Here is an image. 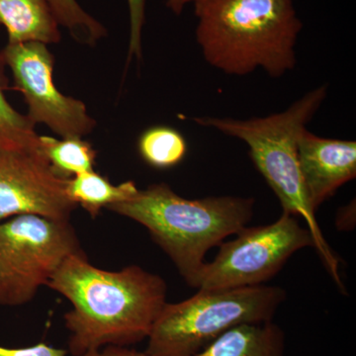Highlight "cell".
<instances>
[{
	"mask_svg": "<svg viewBox=\"0 0 356 356\" xmlns=\"http://www.w3.org/2000/svg\"><path fill=\"white\" fill-rule=\"evenodd\" d=\"M286 291L280 286L204 290L166 303L147 337L151 356H195L236 325L273 321Z\"/></svg>",
	"mask_w": 356,
	"mask_h": 356,
	"instance_id": "5",
	"label": "cell"
},
{
	"mask_svg": "<svg viewBox=\"0 0 356 356\" xmlns=\"http://www.w3.org/2000/svg\"><path fill=\"white\" fill-rule=\"evenodd\" d=\"M302 179L312 208L317 211L339 187L356 177V142L302 132L298 142Z\"/></svg>",
	"mask_w": 356,
	"mask_h": 356,
	"instance_id": "10",
	"label": "cell"
},
{
	"mask_svg": "<svg viewBox=\"0 0 356 356\" xmlns=\"http://www.w3.org/2000/svg\"><path fill=\"white\" fill-rule=\"evenodd\" d=\"M0 26L8 43L57 44L62 39L58 23L47 0H0Z\"/></svg>",
	"mask_w": 356,
	"mask_h": 356,
	"instance_id": "11",
	"label": "cell"
},
{
	"mask_svg": "<svg viewBox=\"0 0 356 356\" xmlns=\"http://www.w3.org/2000/svg\"><path fill=\"white\" fill-rule=\"evenodd\" d=\"M58 25L67 28L79 43L95 46L107 35L106 28L86 13L76 0H47Z\"/></svg>",
	"mask_w": 356,
	"mask_h": 356,
	"instance_id": "17",
	"label": "cell"
},
{
	"mask_svg": "<svg viewBox=\"0 0 356 356\" xmlns=\"http://www.w3.org/2000/svg\"><path fill=\"white\" fill-rule=\"evenodd\" d=\"M39 149L58 177L70 179L81 173L95 170L97 152L83 138H56L40 136Z\"/></svg>",
	"mask_w": 356,
	"mask_h": 356,
	"instance_id": "14",
	"label": "cell"
},
{
	"mask_svg": "<svg viewBox=\"0 0 356 356\" xmlns=\"http://www.w3.org/2000/svg\"><path fill=\"white\" fill-rule=\"evenodd\" d=\"M202 0H166V6L177 15H180L184 11V7L189 3H197Z\"/></svg>",
	"mask_w": 356,
	"mask_h": 356,
	"instance_id": "22",
	"label": "cell"
},
{
	"mask_svg": "<svg viewBox=\"0 0 356 356\" xmlns=\"http://www.w3.org/2000/svg\"><path fill=\"white\" fill-rule=\"evenodd\" d=\"M81 356H151L147 353L131 350L127 346H107L100 350H90Z\"/></svg>",
	"mask_w": 356,
	"mask_h": 356,
	"instance_id": "20",
	"label": "cell"
},
{
	"mask_svg": "<svg viewBox=\"0 0 356 356\" xmlns=\"http://www.w3.org/2000/svg\"><path fill=\"white\" fill-rule=\"evenodd\" d=\"M285 334L273 321L232 327L195 356H284Z\"/></svg>",
	"mask_w": 356,
	"mask_h": 356,
	"instance_id": "12",
	"label": "cell"
},
{
	"mask_svg": "<svg viewBox=\"0 0 356 356\" xmlns=\"http://www.w3.org/2000/svg\"><path fill=\"white\" fill-rule=\"evenodd\" d=\"M188 146L179 131L170 126H154L144 131L138 140V152L145 163L158 170L179 165L186 156Z\"/></svg>",
	"mask_w": 356,
	"mask_h": 356,
	"instance_id": "16",
	"label": "cell"
},
{
	"mask_svg": "<svg viewBox=\"0 0 356 356\" xmlns=\"http://www.w3.org/2000/svg\"><path fill=\"white\" fill-rule=\"evenodd\" d=\"M47 286L72 304L64 320L72 356L140 343L168 303L161 276L139 266L104 270L91 264L84 252L65 259Z\"/></svg>",
	"mask_w": 356,
	"mask_h": 356,
	"instance_id": "1",
	"label": "cell"
},
{
	"mask_svg": "<svg viewBox=\"0 0 356 356\" xmlns=\"http://www.w3.org/2000/svg\"><path fill=\"white\" fill-rule=\"evenodd\" d=\"M336 224L341 231H350L355 224V200L337 212Z\"/></svg>",
	"mask_w": 356,
	"mask_h": 356,
	"instance_id": "21",
	"label": "cell"
},
{
	"mask_svg": "<svg viewBox=\"0 0 356 356\" xmlns=\"http://www.w3.org/2000/svg\"><path fill=\"white\" fill-rule=\"evenodd\" d=\"M0 305H2V294H1V290H0Z\"/></svg>",
	"mask_w": 356,
	"mask_h": 356,
	"instance_id": "23",
	"label": "cell"
},
{
	"mask_svg": "<svg viewBox=\"0 0 356 356\" xmlns=\"http://www.w3.org/2000/svg\"><path fill=\"white\" fill-rule=\"evenodd\" d=\"M69 351L40 343L28 348H6L0 346V356H67Z\"/></svg>",
	"mask_w": 356,
	"mask_h": 356,
	"instance_id": "19",
	"label": "cell"
},
{
	"mask_svg": "<svg viewBox=\"0 0 356 356\" xmlns=\"http://www.w3.org/2000/svg\"><path fill=\"white\" fill-rule=\"evenodd\" d=\"M67 180L56 175L40 149H0V222L20 215L70 221L77 205Z\"/></svg>",
	"mask_w": 356,
	"mask_h": 356,
	"instance_id": "9",
	"label": "cell"
},
{
	"mask_svg": "<svg viewBox=\"0 0 356 356\" xmlns=\"http://www.w3.org/2000/svg\"><path fill=\"white\" fill-rule=\"evenodd\" d=\"M130 15V42H129V60L135 56L142 57V30L145 23L146 0H128Z\"/></svg>",
	"mask_w": 356,
	"mask_h": 356,
	"instance_id": "18",
	"label": "cell"
},
{
	"mask_svg": "<svg viewBox=\"0 0 356 356\" xmlns=\"http://www.w3.org/2000/svg\"><path fill=\"white\" fill-rule=\"evenodd\" d=\"M6 65L0 56V149L34 151L39 149L40 135L27 115L19 113L7 100L8 89Z\"/></svg>",
	"mask_w": 356,
	"mask_h": 356,
	"instance_id": "15",
	"label": "cell"
},
{
	"mask_svg": "<svg viewBox=\"0 0 356 356\" xmlns=\"http://www.w3.org/2000/svg\"><path fill=\"white\" fill-rule=\"evenodd\" d=\"M255 200L240 196L187 199L166 184H154L106 209L139 222L172 259L188 286L198 288L205 257L248 226Z\"/></svg>",
	"mask_w": 356,
	"mask_h": 356,
	"instance_id": "3",
	"label": "cell"
},
{
	"mask_svg": "<svg viewBox=\"0 0 356 356\" xmlns=\"http://www.w3.org/2000/svg\"><path fill=\"white\" fill-rule=\"evenodd\" d=\"M0 56L13 72V88L24 97L28 118L35 125L44 124L60 138H83L95 130L96 121L86 104L60 92L54 83L55 58L46 44L8 43Z\"/></svg>",
	"mask_w": 356,
	"mask_h": 356,
	"instance_id": "8",
	"label": "cell"
},
{
	"mask_svg": "<svg viewBox=\"0 0 356 356\" xmlns=\"http://www.w3.org/2000/svg\"><path fill=\"white\" fill-rule=\"evenodd\" d=\"M83 252L70 221L20 215L0 222L2 305L29 303L65 259Z\"/></svg>",
	"mask_w": 356,
	"mask_h": 356,
	"instance_id": "6",
	"label": "cell"
},
{
	"mask_svg": "<svg viewBox=\"0 0 356 356\" xmlns=\"http://www.w3.org/2000/svg\"><path fill=\"white\" fill-rule=\"evenodd\" d=\"M235 236L222 242L215 259L206 262L198 289L264 284L280 273L295 252L314 247L308 228L286 213L266 226L245 227Z\"/></svg>",
	"mask_w": 356,
	"mask_h": 356,
	"instance_id": "7",
	"label": "cell"
},
{
	"mask_svg": "<svg viewBox=\"0 0 356 356\" xmlns=\"http://www.w3.org/2000/svg\"><path fill=\"white\" fill-rule=\"evenodd\" d=\"M134 181L114 185L95 170L77 175L67 180V191L72 202L81 206L89 216L96 218L112 204L127 200L137 191Z\"/></svg>",
	"mask_w": 356,
	"mask_h": 356,
	"instance_id": "13",
	"label": "cell"
},
{
	"mask_svg": "<svg viewBox=\"0 0 356 356\" xmlns=\"http://www.w3.org/2000/svg\"><path fill=\"white\" fill-rule=\"evenodd\" d=\"M327 96V86H318L302 96L286 110L266 117L238 120L217 117H194L201 127L213 128L224 135L242 140L248 147L252 163L280 200L282 213L305 220L325 268L341 292L339 259L323 235L307 197L298 159L300 136Z\"/></svg>",
	"mask_w": 356,
	"mask_h": 356,
	"instance_id": "4",
	"label": "cell"
},
{
	"mask_svg": "<svg viewBox=\"0 0 356 356\" xmlns=\"http://www.w3.org/2000/svg\"><path fill=\"white\" fill-rule=\"evenodd\" d=\"M196 40L206 62L229 76L257 69L280 79L296 65L301 20L293 0H202Z\"/></svg>",
	"mask_w": 356,
	"mask_h": 356,
	"instance_id": "2",
	"label": "cell"
}]
</instances>
